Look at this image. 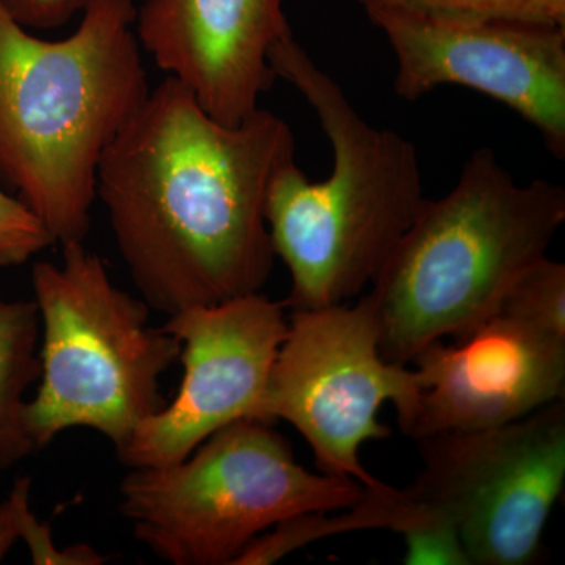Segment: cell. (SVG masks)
I'll use <instances>...</instances> for the list:
<instances>
[{"instance_id": "obj_1", "label": "cell", "mask_w": 565, "mask_h": 565, "mask_svg": "<svg viewBox=\"0 0 565 565\" xmlns=\"http://www.w3.org/2000/svg\"><path fill=\"white\" fill-rule=\"evenodd\" d=\"M296 161L291 126L262 109L212 118L167 76L104 151L96 196L134 285L167 316L262 292L275 252L270 182Z\"/></svg>"}, {"instance_id": "obj_2", "label": "cell", "mask_w": 565, "mask_h": 565, "mask_svg": "<svg viewBox=\"0 0 565 565\" xmlns=\"http://www.w3.org/2000/svg\"><path fill=\"white\" fill-rule=\"evenodd\" d=\"M134 21L132 0H90L43 40L0 2V181L55 243H84L99 161L150 93Z\"/></svg>"}, {"instance_id": "obj_3", "label": "cell", "mask_w": 565, "mask_h": 565, "mask_svg": "<svg viewBox=\"0 0 565 565\" xmlns=\"http://www.w3.org/2000/svg\"><path fill=\"white\" fill-rule=\"evenodd\" d=\"M269 62L310 104L333 156L326 180H308L291 161L270 182L267 226L291 275L282 303L292 311L348 303L373 285L427 202L418 151L364 120L291 29L275 41Z\"/></svg>"}, {"instance_id": "obj_4", "label": "cell", "mask_w": 565, "mask_h": 565, "mask_svg": "<svg viewBox=\"0 0 565 565\" xmlns=\"http://www.w3.org/2000/svg\"><path fill=\"white\" fill-rule=\"evenodd\" d=\"M564 222L563 185L520 184L497 152L476 150L451 191L427 199L366 294L382 356L412 363L434 341L459 340L492 318Z\"/></svg>"}, {"instance_id": "obj_5", "label": "cell", "mask_w": 565, "mask_h": 565, "mask_svg": "<svg viewBox=\"0 0 565 565\" xmlns=\"http://www.w3.org/2000/svg\"><path fill=\"white\" fill-rule=\"evenodd\" d=\"M61 264L36 263L33 292L43 348L25 426L36 449L71 427H90L120 452L163 401L159 384L181 344L148 322V305L110 280L84 243L63 244Z\"/></svg>"}, {"instance_id": "obj_6", "label": "cell", "mask_w": 565, "mask_h": 565, "mask_svg": "<svg viewBox=\"0 0 565 565\" xmlns=\"http://www.w3.org/2000/svg\"><path fill=\"white\" fill-rule=\"evenodd\" d=\"M364 492L353 479L308 471L270 423L245 418L180 462L132 468L118 509L137 541L166 563L233 565L281 520L351 508Z\"/></svg>"}, {"instance_id": "obj_7", "label": "cell", "mask_w": 565, "mask_h": 565, "mask_svg": "<svg viewBox=\"0 0 565 565\" xmlns=\"http://www.w3.org/2000/svg\"><path fill=\"white\" fill-rule=\"evenodd\" d=\"M379 344L367 296L355 305L294 310L263 399L264 422L282 419L299 430L321 473L366 489L382 481L363 467L360 449L392 434L379 411L392 403L403 427L422 392L416 371L385 360Z\"/></svg>"}, {"instance_id": "obj_8", "label": "cell", "mask_w": 565, "mask_h": 565, "mask_svg": "<svg viewBox=\"0 0 565 565\" xmlns=\"http://www.w3.org/2000/svg\"><path fill=\"white\" fill-rule=\"evenodd\" d=\"M418 441L412 500L456 526L471 565H530L565 486L564 399L482 430Z\"/></svg>"}, {"instance_id": "obj_9", "label": "cell", "mask_w": 565, "mask_h": 565, "mask_svg": "<svg viewBox=\"0 0 565 565\" xmlns=\"http://www.w3.org/2000/svg\"><path fill=\"white\" fill-rule=\"evenodd\" d=\"M392 47L394 93L416 102L445 85L489 96L565 158V24L362 3Z\"/></svg>"}, {"instance_id": "obj_10", "label": "cell", "mask_w": 565, "mask_h": 565, "mask_svg": "<svg viewBox=\"0 0 565 565\" xmlns=\"http://www.w3.org/2000/svg\"><path fill=\"white\" fill-rule=\"evenodd\" d=\"M285 308L253 292L169 316L162 329L181 344V388L137 427L118 452L121 462L129 468L177 463L228 424L264 422L267 382L288 333Z\"/></svg>"}, {"instance_id": "obj_11", "label": "cell", "mask_w": 565, "mask_h": 565, "mask_svg": "<svg viewBox=\"0 0 565 565\" xmlns=\"http://www.w3.org/2000/svg\"><path fill=\"white\" fill-rule=\"evenodd\" d=\"M412 363L422 392L401 430L415 440L492 429L564 399L565 340L503 313Z\"/></svg>"}, {"instance_id": "obj_12", "label": "cell", "mask_w": 565, "mask_h": 565, "mask_svg": "<svg viewBox=\"0 0 565 565\" xmlns=\"http://www.w3.org/2000/svg\"><path fill=\"white\" fill-rule=\"evenodd\" d=\"M285 0H141V50L207 115L239 125L273 87L270 47L289 31Z\"/></svg>"}, {"instance_id": "obj_13", "label": "cell", "mask_w": 565, "mask_h": 565, "mask_svg": "<svg viewBox=\"0 0 565 565\" xmlns=\"http://www.w3.org/2000/svg\"><path fill=\"white\" fill-rule=\"evenodd\" d=\"M419 514V504L405 489L382 482L366 489L351 508L329 512H305L289 516L264 531L245 546L233 565H269L296 550L332 535L364 530H393L401 533Z\"/></svg>"}, {"instance_id": "obj_14", "label": "cell", "mask_w": 565, "mask_h": 565, "mask_svg": "<svg viewBox=\"0 0 565 565\" xmlns=\"http://www.w3.org/2000/svg\"><path fill=\"white\" fill-rule=\"evenodd\" d=\"M40 316L35 302L0 300V468L36 451L25 426V392L40 381L36 344Z\"/></svg>"}, {"instance_id": "obj_15", "label": "cell", "mask_w": 565, "mask_h": 565, "mask_svg": "<svg viewBox=\"0 0 565 565\" xmlns=\"http://www.w3.org/2000/svg\"><path fill=\"white\" fill-rule=\"evenodd\" d=\"M498 313L512 316L565 340V266L548 255L526 270Z\"/></svg>"}, {"instance_id": "obj_16", "label": "cell", "mask_w": 565, "mask_h": 565, "mask_svg": "<svg viewBox=\"0 0 565 565\" xmlns=\"http://www.w3.org/2000/svg\"><path fill=\"white\" fill-rule=\"evenodd\" d=\"M419 508L418 516L399 533L405 541L404 564L471 565L456 526L444 515Z\"/></svg>"}, {"instance_id": "obj_17", "label": "cell", "mask_w": 565, "mask_h": 565, "mask_svg": "<svg viewBox=\"0 0 565 565\" xmlns=\"http://www.w3.org/2000/svg\"><path fill=\"white\" fill-rule=\"evenodd\" d=\"M382 2L434 13L475 17L519 18V20L565 24V0H359Z\"/></svg>"}, {"instance_id": "obj_18", "label": "cell", "mask_w": 565, "mask_h": 565, "mask_svg": "<svg viewBox=\"0 0 565 565\" xmlns=\"http://www.w3.org/2000/svg\"><path fill=\"white\" fill-rule=\"evenodd\" d=\"M54 244L39 215L0 189V266H20Z\"/></svg>"}, {"instance_id": "obj_19", "label": "cell", "mask_w": 565, "mask_h": 565, "mask_svg": "<svg viewBox=\"0 0 565 565\" xmlns=\"http://www.w3.org/2000/svg\"><path fill=\"white\" fill-rule=\"evenodd\" d=\"M14 21L25 29L62 28L82 13L90 0H0Z\"/></svg>"}, {"instance_id": "obj_20", "label": "cell", "mask_w": 565, "mask_h": 565, "mask_svg": "<svg viewBox=\"0 0 565 565\" xmlns=\"http://www.w3.org/2000/svg\"><path fill=\"white\" fill-rule=\"evenodd\" d=\"M31 478H18L6 501H0V561L24 537L33 515L31 508Z\"/></svg>"}]
</instances>
